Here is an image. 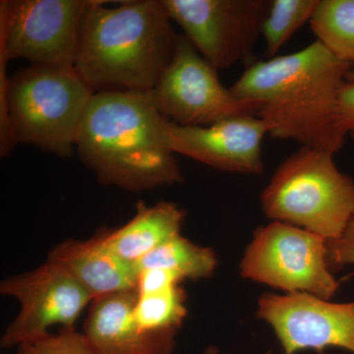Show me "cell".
Wrapping results in <instances>:
<instances>
[{"label": "cell", "mask_w": 354, "mask_h": 354, "mask_svg": "<svg viewBox=\"0 0 354 354\" xmlns=\"http://www.w3.org/2000/svg\"><path fill=\"white\" fill-rule=\"evenodd\" d=\"M318 3L319 0H271L262 30L268 59L276 57L293 35L310 22Z\"/></svg>", "instance_id": "d6986e66"}, {"label": "cell", "mask_w": 354, "mask_h": 354, "mask_svg": "<svg viewBox=\"0 0 354 354\" xmlns=\"http://www.w3.org/2000/svg\"><path fill=\"white\" fill-rule=\"evenodd\" d=\"M334 153L300 147L277 167L261 193L272 221L339 239L354 218V180L339 171Z\"/></svg>", "instance_id": "5b68a950"}, {"label": "cell", "mask_w": 354, "mask_h": 354, "mask_svg": "<svg viewBox=\"0 0 354 354\" xmlns=\"http://www.w3.org/2000/svg\"><path fill=\"white\" fill-rule=\"evenodd\" d=\"M186 314V295L180 285L150 295L138 293L134 307L137 323L147 332L176 334Z\"/></svg>", "instance_id": "ac0fdd59"}, {"label": "cell", "mask_w": 354, "mask_h": 354, "mask_svg": "<svg viewBox=\"0 0 354 354\" xmlns=\"http://www.w3.org/2000/svg\"><path fill=\"white\" fill-rule=\"evenodd\" d=\"M186 212L171 202L147 206L140 202L135 216L122 227L100 234L118 257L137 265L165 242L180 234Z\"/></svg>", "instance_id": "9a60e30c"}, {"label": "cell", "mask_w": 354, "mask_h": 354, "mask_svg": "<svg viewBox=\"0 0 354 354\" xmlns=\"http://www.w3.org/2000/svg\"><path fill=\"white\" fill-rule=\"evenodd\" d=\"M0 292L20 305L19 313L0 339L3 348H18L48 335L55 326L74 329L83 310L94 300L64 268L50 260L32 271L3 279Z\"/></svg>", "instance_id": "30bf717a"}, {"label": "cell", "mask_w": 354, "mask_h": 354, "mask_svg": "<svg viewBox=\"0 0 354 354\" xmlns=\"http://www.w3.org/2000/svg\"><path fill=\"white\" fill-rule=\"evenodd\" d=\"M256 316L272 328L286 354L327 348L354 354V301L335 304L307 293H264Z\"/></svg>", "instance_id": "8fae6325"}, {"label": "cell", "mask_w": 354, "mask_h": 354, "mask_svg": "<svg viewBox=\"0 0 354 354\" xmlns=\"http://www.w3.org/2000/svg\"><path fill=\"white\" fill-rule=\"evenodd\" d=\"M91 0L75 68L93 90L151 91L171 62L177 37L162 0Z\"/></svg>", "instance_id": "3957f363"}, {"label": "cell", "mask_w": 354, "mask_h": 354, "mask_svg": "<svg viewBox=\"0 0 354 354\" xmlns=\"http://www.w3.org/2000/svg\"><path fill=\"white\" fill-rule=\"evenodd\" d=\"M330 268L354 266V218L339 239L327 241Z\"/></svg>", "instance_id": "44dd1931"}, {"label": "cell", "mask_w": 354, "mask_h": 354, "mask_svg": "<svg viewBox=\"0 0 354 354\" xmlns=\"http://www.w3.org/2000/svg\"><path fill=\"white\" fill-rule=\"evenodd\" d=\"M202 354H220V351L216 346H209Z\"/></svg>", "instance_id": "cb8c5ba5"}, {"label": "cell", "mask_w": 354, "mask_h": 354, "mask_svg": "<svg viewBox=\"0 0 354 354\" xmlns=\"http://www.w3.org/2000/svg\"><path fill=\"white\" fill-rule=\"evenodd\" d=\"M337 116L342 132L354 140V81H346L342 88Z\"/></svg>", "instance_id": "603a6c76"}, {"label": "cell", "mask_w": 354, "mask_h": 354, "mask_svg": "<svg viewBox=\"0 0 354 354\" xmlns=\"http://www.w3.org/2000/svg\"><path fill=\"white\" fill-rule=\"evenodd\" d=\"M353 67L316 39L250 65L230 90L255 109L272 138L335 155L346 138L337 116L339 94Z\"/></svg>", "instance_id": "6da1fadb"}, {"label": "cell", "mask_w": 354, "mask_h": 354, "mask_svg": "<svg viewBox=\"0 0 354 354\" xmlns=\"http://www.w3.org/2000/svg\"><path fill=\"white\" fill-rule=\"evenodd\" d=\"M164 132L172 152L216 171L241 174L264 171L262 143L268 132L257 116H236L205 127H179L165 118Z\"/></svg>", "instance_id": "7c38bea8"}, {"label": "cell", "mask_w": 354, "mask_h": 354, "mask_svg": "<svg viewBox=\"0 0 354 354\" xmlns=\"http://www.w3.org/2000/svg\"><path fill=\"white\" fill-rule=\"evenodd\" d=\"M139 272L162 269L186 279H208L218 267V258L209 247L198 245L179 234L137 263Z\"/></svg>", "instance_id": "2e32d148"}, {"label": "cell", "mask_w": 354, "mask_h": 354, "mask_svg": "<svg viewBox=\"0 0 354 354\" xmlns=\"http://www.w3.org/2000/svg\"><path fill=\"white\" fill-rule=\"evenodd\" d=\"M91 0H1L0 50L32 65L75 67Z\"/></svg>", "instance_id": "52a82bcc"}, {"label": "cell", "mask_w": 354, "mask_h": 354, "mask_svg": "<svg viewBox=\"0 0 354 354\" xmlns=\"http://www.w3.org/2000/svg\"><path fill=\"white\" fill-rule=\"evenodd\" d=\"M48 260L64 268L94 300L137 290V266L118 257L100 234L88 241L62 242L51 249Z\"/></svg>", "instance_id": "5bb4252c"}, {"label": "cell", "mask_w": 354, "mask_h": 354, "mask_svg": "<svg viewBox=\"0 0 354 354\" xmlns=\"http://www.w3.org/2000/svg\"><path fill=\"white\" fill-rule=\"evenodd\" d=\"M17 354H95L84 334L75 329H62L34 341L24 342Z\"/></svg>", "instance_id": "ffe728a7"}, {"label": "cell", "mask_w": 354, "mask_h": 354, "mask_svg": "<svg viewBox=\"0 0 354 354\" xmlns=\"http://www.w3.org/2000/svg\"><path fill=\"white\" fill-rule=\"evenodd\" d=\"M183 279L174 272L162 269H148L140 272L137 291L139 295L160 292L180 285Z\"/></svg>", "instance_id": "7402d4cb"}, {"label": "cell", "mask_w": 354, "mask_h": 354, "mask_svg": "<svg viewBox=\"0 0 354 354\" xmlns=\"http://www.w3.org/2000/svg\"><path fill=\"white\" fill-rule=\"evenodd\" d=\"M239 268L242 278L286 293L330 300L339 290L328 262L327 241L279 221L255 230Z\"/></svg>", "instance_id": "8992f818"}, {"label": "cell", "mask_w": 354, "mask_h": 354, "mask_svg": "<svg viewBox=\"0 0 354 354\" xmlns=\"http://www.w3.org/2000/svg\"><path fill=\"white\" fill-rule=\"evenodd\" d=\"M151 95L162 118L179 127H211L236 116H256L255 109L223 85L218 70L183 34Z\"/></svg>", "instance_id": "ba28073f"}, {"label": "cell", "mask_w": 354, "mask_h": 354, "mask_svg": "<svg viewBox=\"0 0 354 354\" xmlns=\"http://www.w3.org/2000/svg\"><path fill=\"white\" fill-rule=\"evenodd\" d=\"M309 24L317 41L354 66V0H319Z\"/></svg>", "instance_id": "e0dca14e"}, {"label": "cell", "mask_w": 354, "mask_h": 354, "mask_svg": "<svg viewBox=\"0 0 354 354\" xmlns=\"http://www.w3.org/2000/svg\"><path fill=\"white\" fill-rule=\"evenodd\" d=\"M346 81H354V66L351 70V72H349L348 77H346Z\"/></svg>", "instance_id": "d4e9b609"}, {"label": "cell", "mask_w": 354, "mask_h": 354, "mask_svg": "<svg viewBox=\"0 0 354 354\" xmlns=\"http://www.w3.org/2000/svg\"><path fill=\"white\" fill-rule=\"evenodd\" d=\"M137 290L97 298L90 305L84 335L95 354H172L176 333L142 329L134 315Z\"/></svg>", "instance_id": "4fadbf2b"}, {"label": "cell", "mask_w": 354, "mask_h": 354, "mask_svg": "<svg viewBox=\"0 0 354 354\" xmlns=\"http://www.w3.org/2000/svg\"><path fill=\"white\" fill-rule=\"evenodd\" d=\"M172 22L214 68L245 62L262 37L271 0H162Z\"/></svg>", "instance_id": "9c48e42d"}, {"label": "cell", "mask_w": 354, "mask_h": 354, "mask_svg": "<svg viewBox=\"0 0 354 354\" xmlns=\"http://www.w3.org/2000/svg\"><path fill=\"white\" fill-rule=\"evenodd\" d=\"M164 120L151 91H100L84 116L77 153L106 185L143 191L181 183Z\"/></svg>", "instance_id": "7a4b0ae2"}, {"label": "cell", "mask_w": 354, "mask_h": 354, "mask_svg": "<svg viewBox=\"0 0 354 354\" xmlns=\"http://www.w3.org/2000/svg\"><path fill=\"white\" fill-rule=\"evenodd\" d=\"M95 91L75 67L31 65L16 72L0 102V155L18 143L68 157Z\"/></svg>", "instance_id": "277c9868"}]
</instances>
